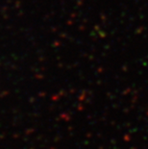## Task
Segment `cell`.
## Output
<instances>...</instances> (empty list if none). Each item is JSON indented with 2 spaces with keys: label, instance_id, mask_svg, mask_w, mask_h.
Here are the masks:
<instances>
[]
</instances>
